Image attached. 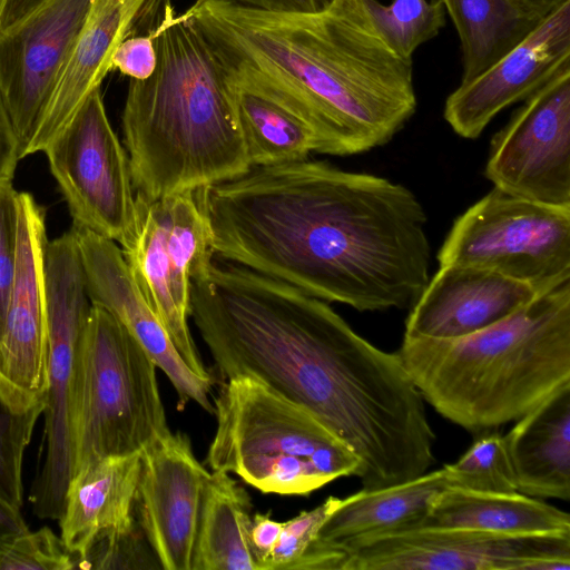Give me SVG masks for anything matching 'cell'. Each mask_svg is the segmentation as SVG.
<instances>
[{
    "label": "cell",
    "instance_id": "1",
    "mask_svg": "<svg viewBox=\"0 0 570 570\" xmlns=\"http://www.w3.org/2000/svg\"><path fill=\"white\" fill-rule=\"evenodd\" d=\"M189 317L225 381L254 379L312 413L356 455L363 489L433 462L425 401L397 352L371 344L325 301L210 257L193 271Z\"/></svg>",
    "mask_w": 570,
    "mask_h": 570
},
{
    "label": "cell",
    "instance_id": "2",
    "mask_svg": "<svg viewBox=\"0 0 570 570\" xmlns=\"http://www.w3.org/2000/svg\"><path fill=\"white\" fill-rule=\"evenodd\" d=\"M194 194L214 256L322 301L411 308L430 279L424 208L386 178L306 158Z\"/></svg>",
    "mask_w": 570,
    "mask_h": 570
},
{
    "label": "cell",
    "instance_id": "3",
    "mask_svg": "<svg viewBox=\"0 0 570 570\" xmlns=\"http://www.w3.org/2000/svg\"><path fill=\"white\" fill-rule=\"evenodd\" d=\"M183 14L225 70L268 86L311 124L318 154L382 146L416 110L412 58L390 46L365 0H332L315 12L196 0Z\"/></svg>",
    "mask_w": 570,
    "mask_h": 570
},
{
    "label": "cell",
    "instance_id": "4",
    "mask_svg": "<svg viewBox=\"0 0 570 570\" xmlns=\"http://www.w3.org/2000/svg\"><path fill=\"white\" fill-rule=\"evenodd\" d=\"M157 65L130 79L121 116L137 195L155 200L246 173L247 159L226 72L213 48L170 0H158Z\"/></svg>",
    "mask_w": 570,
    "mask_h": 570
},
{
    "label": "cell",
    "instance_id": "5",
    "mask_svg": "<svg viewBox=\"0 0 570 570\" xmlns=\"http://www.w3.org/2000/svg\"><path fill=\"white\" fill-rule=\"evenodd\" d=\"M397 354L424 401L479 433L570 384V282L455 338L404 337Z\"/></svg>",
    "mask_w": 570,
    "mask_h": 570
},
{
    "label": "cell",
    "instance_id": "6",
    "mask_svg": "<svg viewBox=\"0 0 570 570\" xmlns=\"http://www.w3.org/2000/svg\"><path fill=\"white\" fill-rule=\"evenodd\" d=\"M206 461L264 493L307 495L356 475L358 459L302 406L250 377L227 380L214 402Z\"/></svg>",
    "mask_w": 570,
    "mask_h": 570
},
{
    "label": "cell",
    "instance_id": "7",
    "mask_svg": "<svg viewBox=\"0 0 570 570\" xmlns=\"http://www.w3.org/2000/svg\"><path fill=\"white\" fill-rule=\"evenodd\" d=\"M169 431L155 363L112 314L92 305L70 395L73 470L99 458L141 454Z\"/></svg>",
    "mask_w": 570,
    "mask_h": 570
},
{
    "label": "cell",
    "instance_id": "8",
    "mask_svg": "<svg viewBox=\"0 0 570 570\" xmlns=\"http://www.w3.org/2000/svg\"><path fill=\"white\" fill-rule=\"evenodd\" d=\"M43 276L48 328V386L45 456L32 482L29 502L41 520H59L73 472L70 395L79 345L92 304L77 237L72 229L47 242Z\"/></svg>",
    "mask_w": 570,
    "mask_h": 570
},
{
    "label": "cell",
    "instance_id": "9",
    "mask_svg": "<svg viewBox=\"0 0 570 570\" xmlns=\"http://www.w3.org/2000/svg\"><path fill=\"white\" fill-rule=\"evenodd\" d=\"M438 261L490 269L538 293L551 291L570 282V208L494 187L455 219Z\"/></svg>",
    "mask_w": 570,
    "mask_h": 570
},
{
    "label": "cell",
    "instance_id": "10",
    "mask_svg": "<svg viewBox=\"0 0 570 570\" xmlns=\"http://www.w3.org/2000/svg\"><path fill=\"white\" fill-rule=\"evenodd\" d=\"M305 570H570V534L416 528L304 556Z\"/></svg>",
    "mask_w": 570,
    "mask_h": 570
},
{
    "label": "cell",
    "instance_id": "11",
    "mask_svg": "<svg viewBox=\"0 0 570 570\" xmlns=\"http://www.w3.org/2000/svg\"><path fill=\"white\" fill-rule=\"evenodd\" d=\"M194 193L155 200L136 194L135 229L120 249L140 293L184 362L196 374L212 377L188 324L193 271L214 256L209 229Z\"/></svg>",
    "mask_w": 570,
    "mask_h": 570
},
{
    "label": "cell",
    "instance_id": "12",
    "mask_svg": "<svg viewBox=\"0 0 570 570\" xmlns=\"http://www.w3.org/2000/svg\"><path fill=\"white\" fill-rule=\"evenodd\" d=\"M72 225L122 246L137 216L130 163L108 120L100 87L43 150Z\"/></svg>",
    "mask_w": 570,
    "mask_h": 570
},
{
    "label": "cell",
    "instance_id": "13",
    "mask_svg": "<svg viewBox=\"0 0 570 570\" xmlns=\"http://www.w3.org/2000/svg\"><path fill=\"white\" fill-rule=\"evenodd\" d=\"M523 101L492 137L485 177L514 196L570 208V68Z\"/></svg>",
    "mask_w": 570,
    "mask_h": 570
},
{
    "label": "cell",
    "instance_id": "14",
    "mask_svg": "<svg viewBox=\"0 0 570 570\" xmlns=\"http://www.w3.org/2000/svg\"><path fill=\"white\" fill-rule=\"evenodd\" d=\"M45 217L32 195L19 193L17 267L0 338V396L16 412L43 407L48 386Z\"/></svg>",
    "mask_w": 570,
    "mask_h": 570
},
{
    "label": "cell",
    "instance_id": "15",
    "mask_svg": "<svg viewBox=\"0 0 570 570\" xmlns=\"http://www.w3.org/2000/svg\"><path fill=\"white\" fill-rule=\"evenodd\" d=\"M92 0H48L0 33V95L12 124L19 158L29 148Z\"/></svg>",
    "mask_w": 570,
    "mask_h": 570
},
{
    "label": "cell",
    "instance_id": "16",
    "mask_svg": "<svg viewBox=\"0 0 570 570\" xmlns=\"http://www.w3.org/2000/svg\"><path fill=\"white\" fill-rule=\"evenodd\" d=\"M209 475L185 433L169 431L141 452L136 514L160 568L191 570Z\"/></svg>",
    "mask_w": 570,
    "mask_h": 570
},
{
    "label": "cell",
    "instance_id": "17",
    "mask_svg": "<svg viewBox=\"0 0 570 570\" xmlns=\"http://www.w3.org/2000/svg\"><path fill=\"white\" fill-rule=\"evenodd\" d=\"M566 68H570V0L547 13L483 73L460 83L445 100L444 119L459 136L474 139L499 112L525 100Z\"/></svg>",
    "mask_w": 570,
    "mask_h": 570
},
{
    "label": "cell",
    "instance_id": "18",
    "mask_svg": "<svg viewBox=\"0 0 570 570\" xmlns=\"http://www.w3.org/2000/svg\"><path fill=\"white\" fill-rule=\"evenodd\" d=\"M92 305L112 314L163 371L178 396V409L190 401L209 413L213 379L190 370L174 346L160 320L140 293L121 249L111 239L73 226Z\"/></svg>",
    "mask_w": 570,
    "mask_h": 570
},
{
    "label": "cell",
    "instance_id": "19",
    "mask_svg": "<svg viewBox=\"0 0 570 570\" xmlns=\"http://www.w3.org/2000/svg\"><path fill=\"white\" fill-rule=\"evenodd\" d=\"M140 454L83 462L70 478L60 537L88 569L105 564L127 541L142 533L136 514Z\"/></svg>",
    "mask_w": 570,
    "mask_h": 570
},
{
    "label": "cell",
    "instance_id": "20",
    "mask_svg": "<svg viewBox=\"0 0 570 570\" xmlns=\"http://www.w3.org/2000/svg\"><path fill=\"white\" fill-rule=\"evenodd\" d=\"M539 294L531 285L490 269L440 266L411 307L404 337L464 336L508 317Z\"/></svg>",
    "mask_w": 570,
    "mask_h": 570
},
{
    "label": "cell",
    "instance_id": "21",
    "mask_svg": "<svg viewBox=\"0 0 570 570\" xmlns=\"http://www.w3.org/2000/svg\"><path fill=\"white\" fill-rule=\"evenodd\" d=\"M148 0H92L28 155L43 151L112 70V56Z\"/></svg>",
    "mask_w": 570,
    "mask_h": 570
},
{
    "label": "cell",
    "instance_id": "22",
    "mask_svg": "<svg viewBox=\"0 0 570 570\" xmlns=\"http://www.w3.org/2000/svg\"><path fill=\"white\" fill-rule=\"evenodd\" d=\"M449 487L443 466L405 482L362 489L341 499L302 557L364 537L420 528L433 499Z\"/></svg>",
    "mask_w": 570,
    "mask_h": 570
},
{
    "label": "cell",
    "instance_id": "23",
    "mask_svg": "<svg viewBox=\"0 0 570 570\" xmlns=\"http://www.w3.org/2000/svg\"><path fill=\"white\" fill-rule=\"evenodd\" d=\"M503 436L518 492L570 499V384L518 419Z\"/></svg>",
    "mask_w": 570,
    "mask_h": 570
},
{
    "label": "cell",
    "instance_id": "24",
    "mask_svg": "<svg viewBox=\"0 0 570 570\" xmlns=\"http://www.w3.org/2000/svg\"><path fill=\"white\" fill-rule=\"evenodd\" d=\"M225 72L250 167L303 160L312 153L318 154L315 130L289 102L255 79Z\"/></svg>",
    "mask_w": 570,
    "mask_h": 570
},
{
    "label": "cell",
    "instance_id": "25",
    "mask_svg": "<svg viewBox=\"0 0 570 570\" xmlns=\"http://www.w3.org/2000/svg\"><path fill=\"white\" fill-rule=\"evenodd\" d=\"M420 528L466 529L512 537L570 534V515L520 492L488 493L449 487L433 499Z\"/></svg>",
    "mask_w": 570,
    "mask_h": 570
},
{
    "label": "cell",
    "instance_id": "26",
    "mask_svg": "<svg viewBox=\"0 0 570 570\" xmlns=\"http://www.w3.org/2000/svg\"><path fill=\"white\" fill-rule=\"evenodd\" d=\"M252 502L226 472L210 473L203 497L191 570H257L249 542Z\"/></svg>",
    "mask_w": 570,
    "mask_h": 570
},
{
    "label": "cell",
    "instance_id": "27",
    "mask_svg": "<svg viewBox=\"0 0 570 570\" xmlns=\"http://www.w3.org/2000/svg\"><path fill=\"white\" fill-rule=\"evenodd\" d=\"M460 40L461 82L483 73L541 21L514 0H441Z\"/></svg>",
    "mask_w": 570,
    "mask_h": 570
},
{
    "label": "cell",
    "instance_id": "28",
    "mask_svg": "<svg viewBox=\"0 0 570 570\" xmlns=\"http://www.w3.org/2000/svg\"><path fill=\"white\" fill-rule=\"evenodd\" d=\"M365 1L386 41L405 58L436 37L446 22L441 0H393L389 6Z\"/></svg>",
    "mask_w": 570,
    "mask_h": 570
},
{
    "label": "cell",
    "instance_id": "29",
    "mask_svg": "<svg viewBox=\"0 0 570 570\" xmlns=\"http://www.w3.org/2000/svg\"><path fill=\"white\" fill-rule=\"evenodd\" d=\"M449 485L476 492H518L504 436L485 431L452 463L444 465Z\"/></svg>",
    "mask_w": 570,
    "mask_h": 570
},
{
    "label": "cell",
    "instance_id": "30",
    "mask_svg": "<svg viewBox=\"0 0 570 570\" xmlns=\"http://www.w3.org/2000/svg\"><path fill=\"white\" fill-rule=\"evenodd\" d=\"M42 411L16 412L0 396V498L19 509L23 502V456Z\"/></svg>",
    "mask_w": 570,
    "mask_h": 570
},
{
    "label": "cell",
    "instance_id": "31",
    "mask_svg": "<svg viewBox=\"0 0 570 570\" xmlns=\"http://www.w3.org/2000/svg\"><path fill=\"white\" fill-rule=\"evenodd\" d=\"M77 557L50 528L27 530L0 544V570H73Z\"/></svg>",
    "mask_w": 570,
    "mask_h": 570
},
{
    "label": "cell",
    "instance_id": "32",
    "mask_svg": "<svg viewBox=\"0 0 570 570\" xmlns=\"http://www.w3.org/2000/svg\"><path fill=\"white\" fill-rule=\"evenodd\" d=\"M341 499L328 497L323 503L299 512L296 517L283 522L277 542L262 570H289L302 557L321 527L336 509Z\"/></svg>",
    "mask_w": 570,
    "mask_h": 570
},
{
    "label": "cell",
    "instance_id": "33",
    "mask_svg": "<svg viewBox=\"0 0 570 570\" xmlns=\"http://www.w3.org/2000/svg\"><path fill=\"white\" fill-rule=\"evenodd\" d=\"M0 181V338L14 282L18 254L19 193Z\"/></svg>",
    "mask_w": 570,
    "mask_h": 570
},
{
    "label": "cell",
    "instance_id": "34",
    "mask_svg": "<svg viewBox=\"0 0 570 570\" xmlns=\"http://www.w3.org/2000/svg\"><path fill=\"white\" fill-rule=\"evenodd\" d=\"M112 69L130 79L144 80L151 76L157 65L154 32L126 37L112 56Z\"/></svg>",
    "mask_w": 570,
    "mask_h": 570
},
{
    "label": "cell",
    "instance_id": "35",
    "mask_svg": "<svg viewBox=\"0 0 570 570\" xmlns=\"http://www.w3.org/2000/svg\"><path fill=\"white\" fill-rule=\"evenodd\" d=\"M283 522L269 517V513H254L249 528V542L257 570L269 557L279 537Z\"/></svg>",
    "mask_w": 570,
    "mask_h": 570
},
{
    "label": "cell",
    "instance_id": "36",
    "mask_svg": "<svg viewBox=\"0 0 570 570\" xmlns=\"http://www.w3.org/2000/svg\"><path fill=\"white\" fill-rule=\"evenodd\" d=\"M19 159L17 137L0 95V181L12 180Z\"/></svg>",
    "mask_w": 570,
    "mask_h": 570
},
{
    "label": "cell",
    "instance_id": "37",
    "mask_svg": "<svg viewBox=\"0 0 570 570\" xmlns=\"http://www.w3.org/2000/svg\"><path fill=\"white\" fill-rule=\"evenodd\" d=\"M247 7L273 12H315L332 0H235Z\"/></svg>",
    "mask_w": 570,
    "mask_h": 570
},
{
    "label": "cell",
    "instance_id": "38",
    "mask_svg": "<svg viewBox=\"0 0 570 570\" xmlns=\"http://www.w3.org/2000/svg\"><path fill=\"white\" fill-rule=\"evenodd\" d=\"M48 0H3L0 4V33L27 18Z\"/></svg>",
    "mask_w": 570,
    "mask_h": 570
},
{
    "label": "cell",
    "instance_id": "39",
    "mask_svg": "<svg viewBox=\"0 0 570 570\" xmlns=\"http://www.w3.org/2000/svg\"><path fill=\"white\" fill-rule=\"evenodd\" d=\"M29 530L20 509L0 498V544Z\"/></svg>",
    "mask_w": 570,
    "mask_h": 570
},
{
    "label": "cell",
    "instance_id": "40",
    "mask_svg": "<svg viewBox=\"0 0 570 570\" xmlns=\"http://www.w3.org/2000/svg\"><path fill=\"white\" fill-rule=\"evenodd\" d=\"M523 9L540 17L546 16L566 0H514Z\"/></svg>",
    "mask_w": 570,
    "mask_h": 570
},
{
    "label": "cell",
    "instance_id": "41",
    "mask_svg": "<svg viewBox=\"0 0 570 570\" xmlns=\"http://www.w3.org/2000/svg\"><path fill=\"white\" fill-rule=\"evenodd\" d=\"M3 0H0V4L2 3Z\"/></svg>",
    "mask_w": 570,
    "mask_h": 570
}]
</instances>
